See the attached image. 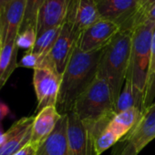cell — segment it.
<instances>
[{"label": "cell", "mask_w": 155, "mask_h": 155, "mask_svg": "<svg viewBox=\"0 0 155 155\" xmlns=\"http://www.w3.org/2000/svg\"><path fill=\"white\" fill-rule=\"evenodd\" d=\"M155 139V101L144 111L139 122L114 146L111 155H138Z\"/></svg>", "instance_id": "cell-6"}, {"label": "cell", "mask_w": 155, "mask_h": 155, "mask_svg": "<svg viewBox=\"0 0 155 155\" xmlns=\"http://www.w3.org/2000/svg\"><path fill=\"white\" fill-rule=\"evenodd\" d=\"M155 54V28L153 31V35H152V43H151V55Z\"/></svg>", "instance_id": "cell-30"}, {"label": "cell", "mask_w": 155, "mask_h": 155, "mask_svg": "<svg viewBox=\"0 0 155 155\" xmlns=\"http://www.w3.org/2000/svg\"><path fill=\"white\" fill-rule=\"evenodd\" d=\"M73 111L81 120L97 125H108L115 115V103L110 86L99 72L77 99Z\"/></svg>", "instance_id": "cell-4"}, {"label": "cell", "mask_w": 155, "mask_h": 155, "mask_svg": "<svg viewBox=\"0 0 155 155\" xmlns=\"http://www.w3.org/2000/svg\"><path fill=\"white\" fill-rule=\"evenodd\" d=\"M120 138L108 126H106L95 139V150L97 155H101L110 147H113Z\"/></svg>", "instance_id": "cell-22"}, {"label": "cell", "mask_w": 155, "mask_h": 155, "mask_svg": "<svg viewBox=\"0 0 155 155\" xmlns=\"http://www.w3.org/2000/svg\"><path fill=\"white\" fill-rule=\"evenodd\" d=\"M37 152L38 149L29 142L22 149H20L18 151H17L14 155H37Z\"/></svg>", "instance_id": "cell-25"}, {"label": "cell", "mask_w": 155, "mask_h": 155, "mask_svg": "<svg viewBox=\"0 0 155 155\" xmlns=\"http://www.w3.org/2000/svg\"><path fill=\"white\" fill-rule=\"evenodd\" d=\"M6 139V131H4L2 124H0V145H1Z\"/></svg>", "instance_id": "cell-28"}, {"label": "cell", "mask_w": 155, "mask_h": 155, "mask_svg": "<svg viewBox=\"0 0 155 155\" xmlns=\"http://www.w3.org/2000/svg\"><path fill=\"white\" fill-rule=\"evenodd\" d=\"M41 58L38 55L31 52V51H28L21 58L19 65L21 67L24 68H37L40 66L41 64Z\"/></svg>", "instance_id": "cell-24"}, {"label": "cell", "mask_w": 155, "mask_h": 155, "mask_svg": "<svg viewBox=\"0 0 155 155\" xmlns=\"http://www.w3.org/2000/svg\"><path fill=\"white\" fill-rule=\"evenodd\" d=\"M101 19L114 22L120 30H132L150 18V11L141 8L138 0H96Z\"/></svg>", "instance_id": "cell-5"}, {"label": "cell", "mask_w": 155, "mask_h": 155, "mask_svg": "<svg viewBox=\"0 0 155 155\" xmlns=\"http://www.w3.org/2000/svg\"><path fill=\"white\" fill-rule=\"evenodd\" d=\"M61 27L62 26L48 29L42 33L41 35H39L37 38V41L35 43L34 48L30 51L38 55L41 60H43L49 54L55 42L57 41L61 30Z\"/></svg>", "instance_id": "cell-19"}, {"label": "cell", "mask_w": 155, "mask_h": 155, "mask_svg": "<svg viewBox=\"0 0 155 155\" xmlns=\"http://www.w3.org/2000/svg\"><path fill=\"white\" fill-rule=\"evenodd\" d=\"M37 38L38 35H37L36 28H28L18 33L16 39V45L18 48L27 49L28 51H30L35 46Z\"/></svg>", "instance_id": "cell-23"}, {"label": "cell", "mask_w": 155, "mask_h": 155, "mask_svg": "<svg viewBox=\"0 0 155 155\" xmlns=\"http://www.w3.org/2000/svg\"><path fill=\"white\" fill-rule=\"evenodd\" d=\"M143 113L144 112L139 108L133 107L125 111L115 114L107 126L121 139L139 122Z\"/></svg>", "instance_id": "cell-17"}, {"label": "cell", "mask_w": 155, "mask_h": 155, "mask_svg": "<svg viewBox=\"0 0 155 155\" xmlns=\"http://www.w3.org/2000/svg\"><path fill=\"white\" fill-rule=\"evenodd\" d=\"M68 155H97L95 139L107 125L81 120L73 110L68 113Z\"/></svg>", "instance_id": "cell-7"}, {"label": "cell", "mask_w": 155, "mask_h": 155, "mask_svg": "<svg viewBox=\"0 0 155 155\" xmlns=\"http://www.w3.org/2000/svg\"><path fill=\"white\" fill-rule=\"evenodd\" d=\"M154 28L155 20L149 18L132 30L130 64L127 76L131 79L134 87L136 107L142 112L147 109L146 91L151 59V43Z\"/></svg>", "instance_id": "cell-2"}, {"label": "cell", "mask_w": 155, "mask_h": 155, "mask_svg": "<svg viewBox=\"0 0 155 155\" xmlns=\"http://www.w3.org/2000/svg\"><path fill=\"white\" fill-rule=\"evenodd\" d=\"M26 0H13L5 8L0 9L3 45L8 42L16 41L23 24Z\"/></svg>", "instance_id": "cell-13"}, {"label": "cell", "mask_w": 155, "mask_h": 155, "mask_svg": "<svg viewBox=\"0 0 155 155\" xmlns=\"http://www.w3.org/2000/svg\"><path fill=\"white\" fill-rule=\"evenodd\" d=\"M10 114V109L9 107L0 101V124H2V121Z\"/></svg>", "instance_id": "cell-26"}, {"label": "cell", "mask_w": 155, "mask_h": 155, "mask_svg": "<svg viewBox=\"0 0 155 155\" xmlns=\"http://www.w3.org/2000/svg\"><path fill=\"white\" fill-rule=\"evenodd\" d=\"M101 19L96 0H68L65 20L72 23L78 33Z\"/></svg>", "instance_id": "cell-11"}, {"label": "cell", "mask_w": 155, "mask_h": 155, "mask_svg": "<svg viewBox=\"0 0 155 155\" xmlns=\"http://www.w3.org/2000/svg\"><path fill=\"white\" fill-rule=\"evenodd\" d=\"M62 76L49 65H42L34 69L33 86L37 96V112L46 107L56 106Z\"/></svg>", "instance_id": "cell-8"}, {"label": "cell", "mask_w": 155, "mask_h": 155, "mask_svg": "<svg viewBox=\"0 0 155 155\" xmlns=\"http://www.w3.org/2000/svg\"><path fill=\"white\" fill-rule=\"evenodd\" d=\"M61 116L56 106L46 107L38 112L32 124L30 143L38 150L54 130Z\"/></svg>", "instance_id": "cell-15"}, {"label": "cell", "mask_w": 155, "mask_h": 155, "mask_svg": "<svg viewBox=\"0 0 155 155\" xmlns=\"http://www.w3.org/2000/svg\"><path fill=\"white\" fill-rule=\"evenodd\" d=\"M133 107H136V97H135L134 87L131 79L129 76H127L124 82V87L122 88L121 92L116 103L115 114L125 111Z\"/></svg>", "instance_id": "cell-20"}, {"label": "cell", "mask_w": 155, "mask_h": 155, "mask_svg": "<svg viewBox=\"0 0 155 155\" xmlns=\"http://www.w3.org/2000/svg\"><path fill=\"white\" fill-rule=\"evenodd\" d=\"M45 1L46 0H26L25 16L20 31L25 30L28 28H36L38 12Z\"/></svg>", "instance_id": "cell-21"}, {"label": "cell", "mask_w": 155, "mask_h": 155, "mask_svg": "<svg viewBox=\"0 0 155 155\" xmlns=\"http://www.w3.org/2000/svg\"><path fill=\"white\" fill-rule=\"evenodd\" d=\"M103 48L83 52L76 47L61 78V85L56 104L58 111L68 114L73 110L80 95L91 84L99 71Z\"/></svg>", "instance_id": "cell-1"}, {"label": "cell", "mask_w": 155, "mask_h": 155, "mask_svg": "<svg viewBox=\"0 0 155 155\" xmlns=\"http://www.w3.org/2000/svg\"><path fill=\"white\" fill-rule=\"evenodd\" d=\"M34 118L23 117L6 131L5 141L0 145V155H14L30 142Z\"/></svg>", "instance_id": "cell-12"}, {"label": "cell", "mask_w": 155, "mask_h": 155, "mask_svg": "<svg viewBox=\"0 0 155 155\" xmlns=\"http://www.w3.org/2000/svg\"><path fill=\"white\" fill-rule=\"evenodd\" d=\"M11 1H13V0H0V9H2L3 8H5Z\"/></svg>", "instance_id": "cell-31"}, {"label": "cell", "mask_w": 155, "mask_h": 155, "mask_svg": "<svg viewBox=\"0 0 155 155\" xmlns=\"http://www.w3.org/2000/svg\"><path fill=\"white\" fill-rule=\"evenodd\" d=\"M131 38V31L120 30L103 48L99 64L98 72L110 86L115 107L130 64Z\"/></svg>", "instance_id": "cell-3"}, {"label": "cell", "mask_w": 155, "mask_h": 155, "mask_svg": "<svg viewBox=\"0 0 155 155\" xmlns=\"http://www.w3.org/2000/svg\"><path fill=\"white\" fill-rule=\"evenodd\" d=\"M3 45V33H2V23H1V18H0V51H1Z\"/></svg>", "instance_id": "cell-29"}, {"label": "cell", "mask_w": 155, "mask_h": 155, "mask_svg": "<svg viewBox=\"0 0 155 155\" xmlns=\"http://www.w3.org/2000/svg\"><path fill=\"white\" fill-rule=\"evenodd\" d=\"M68 0H46L41 7L36 26L38 37L45 31L62 26L65 21Z\"/></svg>", "instance_id": "cell-14"}, {"label": "cell", "mask_w": 155, "mask_h": 155, "mask_svg": "<svg viewBox=\"0 0 155 155\" xmlns=\"http://www.w3.org/2000/svg\"><path fill=\"white\" fill-rule=\"evenodd\" d=\"M138 2H139L140 6H141L150 11L151 8L155 4V0H138Z\"/></svg>", "instance_id": "cell-27"}, {"label": "cell", "mask_w": 155, "mask_h": 155, "mask_svg": "<svg viewBox=\"0 0 155 155\" xmlns=\"http://www.w3.org/2000/svg\"><path fill=\"white\" fill-rule=\"evenodd\" d=\"M80 33L76 31L73 24L65 20L62 24L57 41L55 42L49 54L42 60L40 66L49 65L62 76L74 51Z\"/></svg>", "instance_id": "cell-9"}, {"label": "cell", "mask_w": 155, "mask_h": 155, "mask_svg": "<svg viewBox=\"0 0 155 155\" xmlns=\"http://www.w3.org/2000/svg\"><path fill=\"white\" fill-rule=\"evenodd\" d=\"M119 31L120 27L114 22L101 19L80 34L77 40V47L83 52L102 49Z\"/></svg>", "instance_id": "cell-10"}, {"label": "cell", "mask_w": 155, "mask_h": 155, "mask_svg": "<svg viewBox=\"0 0 155 155\" xmlns=\"http://www.w3.org/2000/svg\"><path fill=\"white\" fill-rule=\"evenodd\" d=\"M68 114H64L54 130L39 147L37 155H68Z\"/></svg>", "instance_id": "cell-16"}, {"label": "cell", "mask_w": 155, "mask_h": 155, "mask_svg": "<svg viewBox=\"0 0 155 155\" xmlns=\"http://www.w3.org/2000/svg\"><path fill=\"white\" fill-rule=\"evenodd\" d=\"M18 50L16 41L6 43L0 51V91L8 82L12 73L18 67Z\"/></svg>", "instance_id": "cell-18"}, {"label": "cell", "mask_w": 155, "mask_h": 155, "mask_svg": "<svg viewBox=\"0 0 155 155\" xmlns=\"http://www.w3.org/2000/svg\"><path fill=\"white\" fill-rule=\"evenodd\" d=\"M150 18H151V19L155 20V4L153 5V7H152V8H151V9H150Z\"/></svg>", "instance_id": "cell-32"}]
</instances>
